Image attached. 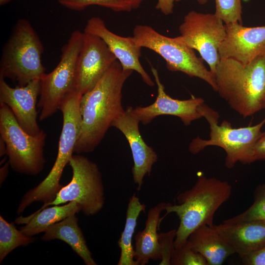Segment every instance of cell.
Segmentation results:
<instances>
[{"mask_svg":"<svg viewBox=\"0 0 265 265\" xmlns=\"http://www.w3.org/2000/svg\"><path fill=\"white\" fill-rule=\"evenodd\" d=\"M133 72L124 70L116 60L95 85L81 96V127L74 152L93 151L113 121L124 112L122 89Z\"/></svg>","mask_w":265,"mask_h":265,"instance_id":"obj_1","label":"cell"},{"mask_svg":"<svg viewBox=\"0 0 265 265\" xmlns=\"http://www.w3.org/2000/svg\"><path fill=\"white\" fill-rule=\"evenodd\" d=\"M214 77L216 92L244 118L264 109L265 54L247 64L231 58L221 59Z\"/></svg>","mask_w":265,"mask_h":265,"instance_id":"obj_2","label":"cell"},{"mask_svg":"<svg viewBox=\"0 0 265 265\" xmlns=\"http://www.w3.org/2000/svg\"><path fill=\"white\" fill-rule=\"evenodd\" d=\"M232 187L227 181L214 177L199 175L194 186L179 194L177 204H170L165 209L164 216L175 213L180 220L175 239V248L183 246L189 235L203 225L212 227L215 213L230 197Z\"/></svg>","mask_w":265,"mask_h":265,"instance_id":"obj_3","label":"cell"},{"mask_svg":"<svg viewBox=\"0 0 265 265\" xmlns=\"http://www.w3.org/2000/svg\"><path fill=\"white\" fill-rule=\"evenodd\" d=\"M44 49L31 23L24 18L18 19L2 49L0 77L20 86L40 79L46 70L41 59Z\"/></svg>","mask_w":265,"mask_h":265,"instance_id":"obj_4","label":"cell"},{"mask_svg":"<svg viewBox=\"0 0 265 265\" xmlns=\"http://www.w3.org/2000/svg\"><path fill=\"white\" fill-rule=\"evenodd\" d=\"M132 36L138 46L148 48L161 56L168 70L199 78L217 91L214 77L204 65L203 59L196 55L194 50L180 36L167 37L150 26L138 25L133 28Z\"/></svg>","mask_w":265,"mask_h":265,"instance_id":"obj_5","label":"cell"},{"mask_svg":"<svg viewBox=\"0 0 265 265\" xmlns=\"http://www.w3.org/2000/svg\"><path fill=\"white\" fill-rule=\"evenodd\" d=\"M83 32L75 30L61 50L59 63L49 73L40 78L37 107L43 121L53 115L67 97L77 90V62L81 47Z\"/></svg>","mask_w":265,"mask_h":265,"instance_id":"obj_6","label":"cell"},{"mask_svg":"<svg viewBox=\"0 0 265 265\" xmlns=\"http://www.w3.org/2000/svg\"><path fill=\"white\" fill-rule=\"evenodd\" d=\"M203 117L210 125V138L196 137L192 140L188 150L191 153L196 154L206 147H221L226 153L225 164L229 169L233 168L238 162L243 163L251 149L264 134L261 129L265 124V118L255 125L238 128H233L226 120L218 125L219 114L207 105Z\"/></svg>","mask_w":265,"mask_h":265,"instance_id":"obj_7","label":"cell"},{"mask_svg":"<svg viewBox=\"0 0 265 265\" xmlns=\"http://www.w3.org/2000/svg\"><path fill=\"white\" fill-rule=\"evenodd\" d=\"M0 134L6 146L8 162L14 170L32 175L42 171L45 163L46 132L42 130L36 135L27 133L20 125L9 107L1 103Z\"/></svg>","mask_w":265,"mask_h":265,"instance_id":"obj_8","label":"cell"},{"mask_svg":"<svg viewBox=\"0 0 265 265\" xmlns=\"http://www.w3.org/2000/svg\"><path fill=\"white\" fill-rule=\"evenodd\" d=\"M68 164L72 170L70 182L57 193L54 199L36 212L50 205L75 201L86 216L98 213L105 203V189L101 172L96 163L86 157L73 155Z\"/></svg>","mask_w":265,"mask_h":265,"instance_id":"obj_9","label":"cell"},{"mask_svg":"<svg viewBox=\"0 0 265 265\" xmlns=\"http://www.w3.org/2000/svg\"><path fill=\"white\" fill-rule=\"evenodd\" d=\"M179 30L185 43L196 50L214 76L220 61L219 49L225 38V24L214 13L191 10L184 17Z\"/></svg>","mask_w":265,"mask_h":265,"instance_id":"obj_10","label":"cell"},{"mask_svg":"<svg viewBox=\"0 0 265 265\" xmlns=\"http://www.w3.org/2000/svg\"><path fill=\"white\" fill-rule=\"evenodd\" d=\"M81 96L77 90L74 91L64 100L59 108L63 115V125L57 155L49 174L39 184L40 188L48 194H55L63 186L60 184V180L64 168L68 164L74 152L80 130Z\"/></svg>","mask_w":265,"mask_h":265,"instance_id":"obj_11","label":"cell"},{"mask_svg":"<svg viewBox=\"0 0 265 265\" xmlns=\"http://www.w3.org/2000/svg\"><path fill=\"white\" fill-rule=\"evenodd\" d=\"M151 70L157 85L158 95L152 104L132 108V114L140 122L145 125L159 116L169 115L179 117L184 125L189 126L192 122L203 117L206 105L203 99L193 95L187 100L172 98L166 93L157 69L151 66Z\"/></svg>","mask_w":265,"mask_h":265,"instance_id":"obj_12","label":"cell"},{"mask_svg":"<svg viewBox=\"0 0 265 265\" xmlns=\"http://www.w3.org/2000/svg\"><path fill=\"white\" fill-rule=\"evenodd\" d=\"M116 60L101 38L83 32L77 62V91L82 96L89 91Z\"/></svg>","mask_w":265,"mask_h":265,"instance_id":"obj_13","label":"cell"},{"mask_svg":"<svg viewBox=\"0 0 265 265\" xmlns=\"http://www.w3.org/2000/svg\"><path fill=\"white\" fill-rule=\"evenodd\" d=\"M226 35L219 49L221 59L231 58L247 64L265 54V26L246 27L225 24Z\"/></svg>","mask_w":265,"mask_h":265,"instance_id":"obj_14","label":"cell"},{"mask_svg":"<svg viewBox=\"0 0 265 265\" xmlns=\"http://www.w3.org/2000/svg\"><path fill=\"white\" fill-rule=\"evenodd\" d=\"M40 92V79L25 85L12 87L0 77V103L9 107L22 128L32 135H36L42 131L37 120Z\"/></svg>","mask_w":265,"mask_h":265,"instance_id":"obj_15","label":"cell"},{"mask_svg":"<svg viewBox=\"0 0 265 265\" xmlns=\"http://www.w3.org/2000/svg\"><path fill=\"white\" fill-rule=\"evenodd\" d=\"M132 107L128 106L124 112L112 122L111 126L118 129L127 139L132 156V169L133 180L139 191L146 175L150 176L158 157L154 149L142 138L139 130L140 121L132 113Z\"/></svg>","mask_w":265,"mask_h":265,"instance_id":"obj_16","label":"cell"},{"mask_svg":"<svg viewBox=\"0 0 265 265\" xmlns=\"http://www.w3.org/2000/svg\"><path fill=\"white\" fill-rule=\"evenodd\" d=\"M83 32L101 38L124 70L136 71L147 85H155V82L140 62L142 48L136 44L133 36L123 37L115 34L107 28L105 22L98 17H92L88 19Z\"/></svg>","mask_w":265,"mask_h":265,"instance_id":"obj_17","label":"cell"},{"mask_svg":"<svg viewBox=\"0 0 265 265\" xmlns=\"http://www.w3.org/2000/svg\"><path fill=\"white\" fill-rule=\"evenodd\" d=\"M213 227L240 257L265 246V220L223 221Z\"/></svg>","mask_w":265,"mask_h":265,"instance_id":"obj_18","label":"cell"},{"mask_svg":"<svg viewBox=\"0 0 265 265\" xmlns=\"http://www.w3.org/2000/svg\"><path fill=\"white\" fill-rule=\"evenodd\" d=\"M171 203L161 202L151 208L147 214L145 228L135 236L134 258L137 265H145L150 260H161V248L159 240L160 214Z\"/></svg>","mask_w":265,"mask_h":265,"instance_id":"obj_19","label":"cell"},{"mask_svg":"<svg viewBox=\"0 0 265 265\" xmlns=\"http://www.w3.org/2000/svg\"><path fill=\"white\" fill-rule=\"evenodd\" d=\"M186 243L200 253L208 265H222L228 257L236 253L213 226L205 225L196 228L189 235Z\"/></svg>","mask_w":265,"mask_h":265,"instance_id":"obj_20","label":"cell"},{"mask_svg":"<svg viewBox=\"0 0 265 265\" xmlns=\"http://www.w3.org/2000/svg\"><path fill=\"white\" fill-rule=\"evenodd\" d=\"M78 219L71 215L50 226L41 239L44 241L59 239L67 243L86 265H96L92 257L83 233L78 224Z\"/></svg>","mask_w":265,"mask_h":265,"instance_id":"obj_21","label":"cell"},{"mask_svg":"<svg viewBox=\"0 0 265 265\" xmlns=\"http://www.w3.org/2000/svg\"><path fill=\"white\" fill-rule=\"evenodd\" d=\"M80 211V206L76 202L72 201L62 206L45 208L26 217L20 216L15 219V223L26 224L20 230L24 235L32 237L45 232L51 225L76 214Z\"/></svg>","mask_w":265,"mask_h":265,"instance_id":"obj_22","label":"cell"},{"mask_svg":"<svg viewBox=\"0 0 265 265\" xmlns=\"http://www.w3.org/2000/svg\"><path fill=\"white\" fill-rule=\"evenodd\" d=\"M145 204L141 203L134 193L129 200L124 229L118 242L121 253L117 265H137L134 258V250L132 245V238L137 218L142 212H145Z\"/></svg>","mask_w":265,"mask_h":265,"instance_id":"obj_23","label":"cell"},{"mask_svg":"<svg viewBox=\"0 0 265 265\" xmlns=\"http://www.w3.org/2000/svg\"><path fill=\"white\" fill-rule=\"evenodd\" d=\"M34 238L24 235L18 230L14 224L9 223L0 216V263L12 250L20 246H26Z\"/></svg>","mask_w":265,"mask_h":265,"instance_id":"obj_24","label":"cell"},{"mask_svg":"<svg viewBox=\"0 0 265 265\" xmlns=\"http://www.w3.org/2000/svg\"><path fill=\"white\" fill-rule=\"evenodd\" d=\"M252 220H265V184L258 185L254 193V202L246 210L223 221L235 223Z\"/></svg>","mask_w":265,"mask_h":265,"instance_id":"obj_25","label":"cell"},{"mask_svg":"<svg viewBox=\"0 0 265 265\" xmlns=\"http://www.w3.org/2000/svg\"><path fill=\"white\" fill-rule=\"evenodd\" d=\"M62 5L73 10H82L86 7L96 5L109 8L116 12H129L131 5L122 0H58Z\"/></svg>","mask_w":265,"mask_h":265,"instance_id":"obj_26","label":"cell"},{"mask_svg":"<svg viewBox=\"0 0 265 265\" xmlns=\"http://www.w3.org/2000/svg\"><path fill=\"white\" fill-rule=\"evenodd\" d=\"M214 0L215 4L214 14L221 19L225 24L239 23L242 25V0Z\"/></svg>","mask_w":265,"mask_h":265,"instance_id":"obj_27","label":"cell"},{"mask_svg":"<svg viewBox=\"0 0 265 265\" xmlns=\"http://www.w3.org/2000/svg\"><path fill=\"white\" fill-rule=\"evenodd\" d=\"M171 265H208L205 258L193 250L186 243L181 247L174 249L171 257Z\"/></svg>","mask_w":265,"mask_h":265,"instance_id":"obj_28","label":"cell"},{"mask_svg":"<svg viewBox=\"0 0 265 265\" xmlns=\"http://www.w3.org/2000/svg\"><path fill=\"white\" fill-rule=\"evenodd\" d=\"M177 229L159 233V240L161 248V259L159 265H171V257L175 249V239Z\"/></svg>","mask_w":265,"mask_h":265,"instance_id":"obj_29","label":"cell"},{"mask_svg":"<svg viewBox=\"0 0 265 265\" xmlns=\"http://www.w3.org/2000/svg\"><path fill=\"white\" fill-rule=\"evenodd\" d=\"M265 160V135L260 137L251 149L243 164H249L257 160Z\"/></svg>","mask_w":265,"mask_h":265,"instance_id":"obj_30","label":"cell"},{"mask_svg":"<svg viewBox=\"0 0 265 265\" xmlns=\"http://www.w3.org/2000/svg\"><path fill=\"white\" fill-rule=\"evenodd\" d=\"M245 265H265V246L240 257Z\"/></svg>","mask_w":265,"mask_h":265,"instance_id":"obj_31","label":"cell"},{"mask_svg":"<svg viewBox=\"0 0 265 265\" xmlns=\"http://www.w3.org/2000/svg\"><path fill=\"white\" fill-rule=\"evenodd\" d=\"M175 2L177 0H158L156 8L164 15H169L173 12Z\"/></svg>","mask_w":265,"mask_h":265,"instance_id":"obj_32","label":"cell"},{"mask_svg":"<svg viewBox=\"0 0 265 265\" xmlns=\"http://www.w3.org/2000/svg\"><path fill=\"white\" fill-rule=\"evenodd\" d=\"M129 4L132 9H137L140 7L142 3L145 0H122Z\"/></svg>","mask_w":265,"mask_h":265,"instance_id":"obj_33","label":"cell"},{"mask_svg":"<svg viewBox=\"0 0 265 265\" xmlns=\"http://www.w3.org/2000/svg\"><path fill=\"white\" fill-rule=\"evenodd\" d=\"M9 164L8 162L0 168V183L4 181L7 176Z\"/></svg>","mask_w":265,"mask_h":265,"instance_id":"obj_34","label":"cell"},{"mask_svg":"<svg viewBox=\"0 0 265 265\" xmlns=\"http://www.w3.org/2000/svg\"><path fill=\"white\" fill-rule=\"evenodd\" d=\"M6 154V146L3 140L0 137V156H2Z\"/></svg>","mask_w":265,"mask_h":265,"instance_id":"obj_35","label":"cell"},{"mask_svg":"<svg viewBox=\"0 0 265 265\" xmlns=\"http://www.w3.org/2000/svg\"><path fill=\"white\" fill-rule=\"evenodd\" d=\"M181 0H177V2L180 1ZM198 3L201 5H204L206 4L209 0H196Z\"/></svg>","mask_w":265,"mask_h":265,"instance_id":"obj_36","label":"cell"},{"mask_svg":"<svg viewBox=\"0 0 265 265\" xmlns=\"http://www.w3.org/2000/svg\"><path fill=\"white\" fill-rule=\"evenodd\" d=\"M11 0H0V5H3L9 2Z\"/></svg>","mask_w":265,"mask_h":265,"instance_id":"obj_37","label":"cell"},{"mask_svg":"<svg viewBox=\"0 0 265 265\" xmlns=\"http://www.w3.org/2000/svg\"><path fill=\"white\" fill-rule=\"evenodd\" d=\"M264 109H265V104H264Z\"/></svg>","mask_w":265,"mask_h":265,"instance_id":"obj_38","label":"cell"},{"mask_svg":"<svg viewBox=\"0 0 265 265\" xmlns=\"http://www.w3.org/2000/svg\"><path fill=\"white\" fill-rule=\"evenodd\" d=\"M264 134L265 135V132H264Z\"/></svg>","mask_w":265,"mask_h":265,"instance_id":"obj_39","label":"cell"}]
</instances>
